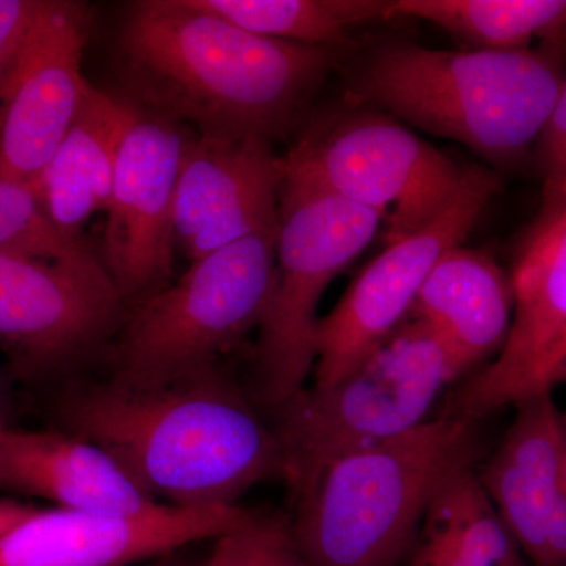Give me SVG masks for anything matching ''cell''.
<instances>
[{
  "label": "cell",
  "mask_w": 566,
  "mask_h": 566,
  "mask_svg": "<svg viewBox=\"0 0 566 566\" xmlns=\"http://www.w3.org/2000/svg\"><path fill=\"white\" fill-rule=\"evenodd\" d=\"M244 31L266 39L340 51L356 25L387 20L382 0H191Z\"/></svg>",
  "instance_id": "22"
},
{
  "label": "cell",
  "mask_w": 566,
  "mask_h": 566,
  "mask_svg": "<svg viewBox=\"0 0 566 566\" xmlns=\"http://www.w3.org/2000/svg\"><path fill=\"white\" fill-rule=\"evenodd\" d=\"M349 107L305 134L283 158V180L376 212L386 245L397 243L449 207L464 167L385 112Z\"/></svg>",
  "instance_id": "8"
},
{
  "label": "cell",
  "mask_w": 566,
  "mask_h": 566,
  "mask_svg": "<svg viewBox=\"0 0 566 566\" xmlns=\"http://www.w3.org/2000/svg\"><path fill=\"white\" fill-rule=\"evenodd\" d=\"M411 566H524L523 551L488 497L474 465L453 472L436 491Z\"/></svg>",
  "instance_id": "20"
},
{
  "label": "cell",
  "mask_w": 566,
  "mask_h": 566,
  "mask_svg": "<svg viewBox=\"0 0 566 566\" xmlns=\"http://www.w3.org/2000/svg\"><path fill=\"white\" fill-rule=\"evenodd\" d=\"M283 158L264 137H191L175 199V243L191 262L281 219Z\"/></svg>",
  "instance_id": "14"
},
{
  "label": "cell",
  "mask_w": 566,
  "mask_h": 566,
  "mask_svg": "<svg viewBox=\"0 0 566 566\" xmlns=\"http://www.w3.org/2000/svg\"><path fill=\"white\" fill-rule=\"evenodd\" d=\"M0 491L55 502L59 509L134 516L153 501L99 447L62 431L0 428Z\"/></svg>",
  "instance_id": "17"
},
{
  "label": "cell",
  "mask_w": 566,
  "mask_h": 566,
  "mask_svg": "<svg viewBox=\"0 0 566 566\" xmlns=\"http://www.w3.org/2000/svg\"><path fill=\"white\" fill-rule=\"evenodd\" d=\"M263 566H312L294 539L292 523H286L281 516L275 520Z\"/></svg>",
  "instance_id": "27"
},
{
  "label": "cell",
  "mask_w": 566,
  "mask_h": 566,
  "mask_svg": "<svg viewBox=\"0 0 566 566\" xmlns=\"http://www.w3.org/2000/svg\"><path fill=\"white\" fill-rule=\"evenodd\" d=\"M191 136L129 103L107 208L106 268L128 308L172 283L175 199Z\"/></svg>",
  "instance_id": "11"
},
{
  "label": "cell",
  "mask_w": 566,
  "mask_h": 566,
  "mask_svg": "<svg viewBox=\"0 0 566 566\" xmlns=\"http://www.w3.org/2000/svg\"><path fill=\"white\" fill-rule=\"evenodd\" d=\"M43 0H0V92L20 57Z\"/></svg>",
  "instance_id": "26"
},
{
  "label": "cell",
  "mask_w": 566,
  "mask_h": 566,
  "mask_svg": "<svg viewBox=\"0 0 566 566\" xmlns=\"http://www.w3.org/2000/svg\"><path fill=\"white\" fill-rule=\"evenodd\" d=\"M252 510L156 504L134 516L39 510L0 538V566H129L178 547L216 539Z\"/></svg>",
  "instance_id": "13"
},
{
  "label": "cell",
  "mask_w": 566,
  "mask_h": 566,
  "mask_svg": "<svg viewBox=\"0 0 566 566\" xmlns=\"http://www.w3.org/2000/svg\"><path fill=\"white\" fill-rule=\"evenodd\" d=\"M480 420L442 415L338 458L297 502L292 532L312 566H397L447 476L474 465Z\"/></svg>",
  "instance_id": "4"
},
{
  "label": "cell",
  "mask_w": 566,
  "mask_h": 566,
  "mask_svg": "<svg viewBox=\"0 0 566 566\" xmlns=\"http://www.w3.org/2000/svg\"><path fill=\"white\" fill-rule=\"evenodd\" d=\"M565 76L549 51H438L387 41L354 66L346 102L510 164L538 140Z\"/></svg>",
  "instance_id": "3"
},
{
  "label": "cell",
  "mask_w": 566,
  "mask_h": 566,
  "mask_svg": "<svg viewBox=\"0 0 566 566\" xmlns=\"http://www.w3.org/2000/svg\"><path fill=\"white\" fill-rule=\"evenodd\" d=\"M536 142L545 178L542 219H546L566 207V76L557 102Z\"/></svg>",
  "instance_id": "24"
},
{
  "label": "cell",
  "mask_w": 566,
  "mask_h": 566,
  "mask_svg": "<svg viewBox=\"0 0 566 566\" xmlns=\"http://www.w3.org/2000/svg\"><path fill=\"white\" fill-rule=\"evenodd\" d=\"M88 7L43 0L0 92V178L35 186L76 120L91 82L82 73Z\"/></svg>",
  "instance_id": "12"
},
{
  "label": "cell",
  "mask_w": 566,
  "mask_h": 566,
  "mask_svg": "<svg viewBox=\"0 0 566 566\" xmlns=\"http://www.w3.org/2000/svg\"><path fill=\"white\" fill-rule=\"evenodd\" d=\"M515 314L504 348L450 397L444 415L480 420L523 400L528 381L566 333V208L536 223L512 275Z\"/></svg>",
  "instance_id": "15"
},
{
  "label": "cell",
  "mask_w": 566,
  "mask_h": 566,
  "mask_svg": "<svg viewBox=\"0 0 566 566\" xmlns=\"http://www.w3.org/2000/svg\"><path fill=\"white\" fill-rule=\"evenodd\" d=\"M438 25L474 51L531 50L532 41L566 43V0H392L390 18Z\"/></svg>",
  "instance_id": "21"
},
{
  "label": "cell",
  "mask_w": 566,
  "mask_h": 566,
  "mask_svg": "<svg viewBox=\"0 0 566 566\" xmlns=\"http://www.w3.org/2000/svg\"><path fill=\"white\" fill-rule=\"evenodd\" d=\"M517 412L480 482L532 564H539L558 495L566 485V419L553 392L516 403Z\"/></svg>",
  "instance_id": "16"
},
{
  "label": "cell",
  "mask_w": 566,
  "mask_h": 566,
  "mask_svg": "<svg viewBox=\"0 0 566 566\" xmlns=\"http://www.w3.org/2000/svg\"><path fill=\"white\" fill-rule=\"evenodd\" d=\"M566 208V207H565Z\"/></svg>",
  "instance_id": "32"
},
{
  "label": "cell",
  "mask_w": 566,
  "mask_h": 566,
  "mask_svg": "<svg viewBox=\"0 0 566 566\" xmlns=\"http://www.w3.org/2000/svg\"><path fill=\"white\" fill-rule=\"evenodd\" d=\"M128 305L98 259L52 262L0 252V348L22 381H74L104 359Z\"/></svg>",
  "instance_id": "9"
},
{
  "label": "cell",
  "mask_w": 566,
  "mask_h": 566,
  "mask_svg": "<svg viewBox=\"0 0 566 566\" xmlns=\"http://www.w3.org/2000/svg\"><path fill=\"white\" fill-rule=\"evenodd\" d=\"M564 382H566V333L562 335L560 340L554 345L538 370L532 376L523 400L534 394L553 392L554 387Z\"/></svg>",
  "instance_id": "28"
},
{
  "label": "cell",
  "mask_w": 566,
  "mask_h": 566,
  "mask_svg": "<svg viewBox=\"0 0 566 566\" xmlns=\"http://www.w3.org/2000/svg\"><path fill=\"white\" fill-rule=\"evenodd\" d=\"M55 417L62 433L103 449L156 502L237 505L256 483L285 479L273 424L219 363L148 389L71 381Z\"/></svg>",
  "instance_id": "1"
},
{
  "label": "cell",
  "mask_w": 566,
  "mask_h": 566,
  "mask_svg": "<svg viewBox=\"0 0 566 566\" xmlns=\"http://www.w3.org/2000/svg\"><path fill=\"white\" fill-rule=\"evenodd\" d=\"M460 378L430 327L408 319L340 381L300 390L274 409L273 428L294 497L338 458L427 422L439 395Z\"/></svg>",
  "instance_id": "6"
},
{
  "label": "cell",
  "mask_w": 566,
  "mask_h": 566,
  "mask_svg": "<svg viewBox=\"0 0 566 566\" xmlns=\"http://www.w3.org/2000/svg\"><path fill=\"white\" fill-rule=\"evenodd\" d=\"M497 191V177L490 169L465 166L449 207L423 229L387 244L364 268L333 312L318 319L315 387L352 374L409 318L436 263L464 243Z\"/></svg>",
  "instance_id": "10"
},
{
  "label": "cell",
  "mask_w": 566,
  "mask_h": 566,
  "mask_svg": "<svg viewBox=\"0 0 566 566\" xmlns=\"http://www.w3.org/2000/svg\"><path fill=\"white\" fill-rule=\"evenodd\" d=\"M0 252L52 262L95 259L84 240L61 232L32 186L0 178Z\"/></svg>",
  "instance_id": "23"
},
{
  "label": "cell",
  "mask_w": 566,
  "mask_h": 566,
  "mask_svg": "<svg viewBox=\"0 0 566 566\" xmlns=\"http://www.w3.org/2000/svg\"><path fill=\"white\" fill-rule=\"evenodd\" d=\"M129 103L88 87L76 120L33 186L61 232L82 240L98 211H107Z\"/></svg>",
  "instance_id": "19"
},
{
  "label": "cell",
  "mask_w": 566,
  "mask_h": 566,
  "mask_svg": "<svg viewBox=\"0 0 566 566\" xmlns=\"http://www.w3.org/2000/svg\"><path fill=\"white\" fill-rule=\"evenodd\" d=\"M277 234L223 245L128 308L104 356V379L132 389L169 385L218 364L259 331L277 273Z\"/></svg>",
  "instance_id": "5"
},
{
  "label": "cell",
  "mask_w": 566,
  "mask_h": 566,
  "mask_svg": "<svg viewBox=\"0 0 566 566\" xmlns=\"http://www.w3.org/2000/svg\"><path fill=\"white\" fill-rule=\"evenodd\" d=\"M275 520L251 512L244 523L216 538L210 557L200 566H263Z\"/></svg>",
  "instance_id": "25"
},
{
  "label": "cell",
  "mask_w": 566,
  "mask_h": 566,
  "mask_svg": "<svg viewBox=\"0 0 566 566\" xmlns=\"http://www.w3.org/2000/svg\"><path fill=\"white\" fill-rule=\"evenodd\" d=\"M279 208L277 273L253 349L249 394L271 411L304 389L315 367L323 293L382 226L367 208L289 180Z\"/></svg>",
  "instance_id": "7"
},
{
  "label": "cell",
  "mask_w": 566,
  "mask_h": 566,
  "mask_svg": "<svg viewBox=\"0 0 566 566\" xmlns=\"http://www.w3.org/2000/svg\"><path fill=\"white\" fill-rule=\"evenodd\" d=\"M513 314L512 277L490 253L460 244L436 263L409 316L433 331L463 376L501 353Z\"/></svg>",
  "instance_id": "18"
},
{
  "label": "cell",
  "mask_w": 566,
  "mask_h": 566,
  "mask_svg": "<svg viewBox=\"0 0 566 566\" xmlns=\"http://www.w3.org/2000/svg\"><path fill=\"white\" fill-rule=\"evenodd\" d=\"M11 394L6 379L0 376V424H9V416L11 415Z\"/></svg>",
  "instance_id": "30"
},
{
  "label": "cell",
  "mask_w": 566,
  "mask_h": 566,
  "mask_svg": "<svg viewBox=\"0 0 566 566\" xmlns=\"http://www.w3.org/2000/svg\"><path fill=\"white\" fill-rule=\"evenodd\" d=\"M39 510L32 505L21 504V502L0 499V538L9 534L11 528L17 527L22 521L31 517L33 513L39 512Z\"/></svg>",
  "instance_id": "29"
},
{
  "label": "cell",
  "mask_w": 566,
  "mask_h": 566,
  "mask_svg": "<svg viewBox=\"0 0 566 566\" xmlns=\"http://www.w3.org/2000/svg\"><path fill=\"white\" fill-rule=\"evenodd\" d=\"M2 427H3V424H0V428H2Z\"/></svg>",
  "instance_id": "31"
},
{
  "label": "cell",
  "mask_w": 566,
  "mask_h": 566,
  "mask_svg": "<svg viewBox=\"0 0 566 566\" xmlns=\"http://www.w3.org/2000/svg\"><path fill=\"white\" fill-rule=\"evenodd\" d=\"M118 50L144 109L202 136L271 142L300 120L338 54L255 35L191 0L133 2Z\"/></svg>",
  "instance_id": "2"
}]
</instances>
